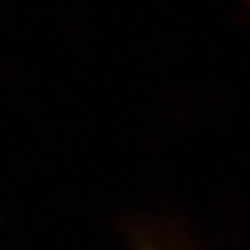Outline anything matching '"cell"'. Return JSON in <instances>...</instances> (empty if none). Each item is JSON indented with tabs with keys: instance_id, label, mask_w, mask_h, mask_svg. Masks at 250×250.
Returning <instances> with one entry per match:
<instances>
[{
	"instance_id": "obj_1",
	"label": "cell",
	"mask_w": 250,
	"mask_h": 250,
	"mask_svg": "<svg viewBox=\"0 0 250 250\" xmlns=\"http://www.w3.org/2000/svg\"><path fill=\"white\" fill-rule=\"evenodd\" d=\"M136 250H169V248H163V246H154V244H150V246H140V248H136Z\"/></svg>"
}]
</instances>
